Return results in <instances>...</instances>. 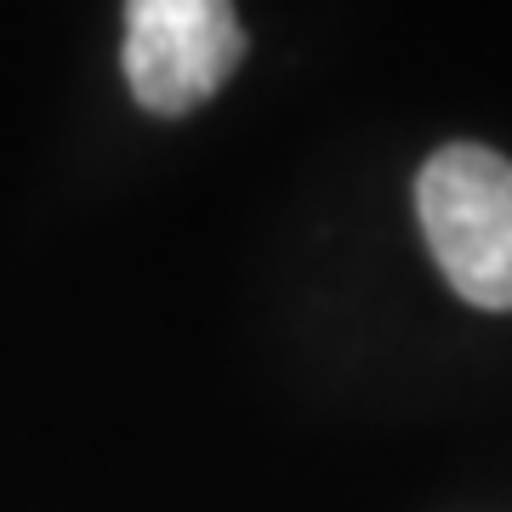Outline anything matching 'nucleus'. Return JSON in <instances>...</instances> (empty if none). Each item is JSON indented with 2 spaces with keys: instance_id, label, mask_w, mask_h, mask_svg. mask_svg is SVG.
<instances>
[{
  "instance_id": "f257e3e1",
  "label": "nucleus",
  "mask_w": 512,
  "mask_h": 512,
  "mask_svg": "<svg viewBox=\"0 0 512 512\" xmlns=\"http://www.w3.org/2000/svg\"><path fill=\"white\" fill-rule=\"evenodd\" d=\"M416 211L427 251L473 308H512V160L450 143L421 165Z\"/></svg>"
},
{
  "instance_id": "f03ea898",
  "label": "nucleus",
  "mask_w": 512,
  "mask_h": 512,
  "mask_svg": "<svg viewBox=\"0 0 512 512\" xmlns=\"http://www.w3.org/2000/svg\"><path fill=\"white\" fill-rule=\"evenodd\" d=\"M245 57L234 0H126V80L148 114H188Z\"/></svg>"
}]
</instances>
